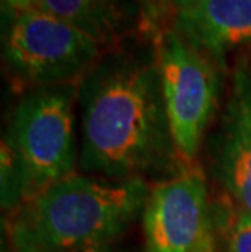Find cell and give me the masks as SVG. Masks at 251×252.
I'll use <instances>...</instances> for the list:
<instances>
[{
	"label": "cell",
	"mask_w": 251,
	"mask_h": 252,
	"mask_svg": "<svg viewBox=\"0 0 251 252\" xmlns=\"http://www.w3.org/2000/svg\"><path fill=\"white\" fill-rule=\"evenodd\" d=\"M212 226L206 176L199 164L150 187L142 210L145 252H196Z\"/></svg>",
	"instance_id": "cell-6"
},
{
	"label": "cell",
	"mask_w": 251,
	"mask_h": 252,
	"mask_svg": "<svg viewBox=\"0 0 251 252\" xmlns=\"http://www.w3.org/2000/svg\"><path fill=\"white\" fill-rule=\"evenodd\" d=\"M67 252H121L111 246H101V248H90V249H78V251H67Z\"/></svg>",
	"instance_id": "cell-14"
},
{
	"label": "cell",
	"mask_w": 251,
	"mask_h": 252,
	"mask_svg": "<svg viewBox=\"0 0 251 252\" xmlns=\"http://www.w3.org/2000/svg\"><path fill=\"white\" fill-rule=\"evenodd\" d=\"M145 179L77 173L5 213L8 252H67L111 246L145 207Z\"/></svg>",
	"instance_id": "cell-2"
},
{
	"label": "cell",
	"mask_w": 251,
	"mask_h": 252,
	"mask_svg": "<svg viewBox=\"0 0 251 252\" xmlns=\"http://www.w3.org/2000/svg\"><path fill=\"white\" fill-rule=\"evenodd\" d=\"M170 130L181 168L197 166V153L220 96V67L172 26L153 33Z\"/></svg>",
	"instance_id": "cell-5"
},
{
	"label": "cell",
	"mask_w": 251,
	"mask_h": 252,
	"mask_svg": "<svg viewBox=\"0 0 251 252\" xmlns=\"http://www.w3.org/2000/svg\"><path fill=\"white\" fill-rule=\"evenodd\" d=\"M106 49L75 26L28 8L8 13L2 36V61L17 93L78 83Z\"/></svg>",
	"instance_id": "cell-4"
},
{
	"label": "cell",
	"mask_w": 251,
	"mask_h": 252,
	"mask_svg": "<svg viewBox=\"0 0 251 252\" xmlns=\"http://www.w3.org/2000/svg\"><path fill=\"white\" fill-rule=\"evenodd\" d=\"M83 174L145 179L179 173L153 33L106 49L78 82Z\"/></svg>",
	"instance_id": "cell-1"
},
{
	"label": "cell",
	"mask_w": 251,
	"mask_h": 252,
	"mask_svg": "<svg viewBox=\"0 0 251 252\" xmlns=\"http://www.w3.org/2000/svg\"><path fill=\"white\" fill-rule=\"evenodd\" d=\"M199 2L202 0H152L143 10L142 33H157L167 28L176 15L193 8Z\"/></svg>",
	"instance_id": "cell-11"
},
{
	"label": "cell",
	"mask_w": 251,
	"mask_h": 252,
	"mask_svg": "<svg viewBox=\"0 0 251 252\" xmlns=\"http://www.w3.org/2000/svg\"><path fill=\"white\" fill-rule=\"evenodd\" d=\"M3 5L8 13H18L33 7V0H3Z\"/></svg>",
	"instance_id": "cell-12"
},
{
	"label": "cell",
	"mask_w": 251,
	"mask_h": 252,
	"mask_svg": "<svg viewBox=\"0 0 251 252\" xmlns=\"http://www.w3.org/2000/svg\"><path fill=\"white\" fill-rule=\"evenodd\" d=\"M170 26L225 70L227 57L251 44V0H202Z\"/></svg>",
	"instance_id": "cell-8"
},
{
	"label": "cell",
	"mask_w": 251,
	"mask_h": 252,
	"mask_svg": "<svg viewBox=\"0 0 251 252\" xmlns=\"http://www.w3.org/2000/svg\"><path fill=\"white\" fill-rule=\"evenodd\" d=\"M196 252H215V228H211Z\"/></svg>",
	"instance_id": "cell-13"
},
{
	"label": "cell",
	"mask_w": 251,
	"mask_h": 252,
	"mask_svg": "<svg viewBox=\"0 0 251 252\" xmlns=\"http://www.w3.org/2000/svg\"><path fill=\"white\" fill-rule=\"evenodd\" d=\"M232 215L223 218V252H251V215L230 200Z\"/></svg>",
	"instance_id": "cell-10"
},
{
	"label": "cell",
	"mask_w": 251,
	"mask_h": 252,
	"mask_svg": "<svg viewBox=\"0 0 251 252\" xmlns=\"http://www.w3.org/2000/svg\"><path fill=\"white\" fill-rule=\"evenodd\" d=\"M212 161L228 198L251 215V65L245 57L233 67Z\"/></svg>",
	"instance_id": "cell-7"
},
{
	"label": "cell",
	"mask_w": 251,
	"mask_h": 252,
	"mask_svg": "<svg viewBox=\"0 0 251 252\" xmlns=\"http://www.w3.org/2000/svg\"><path fill=\"white\" fill-rule=\"evenodd\" d=\"M78 83L21 94L2 140V210H15L47 187L77 174Z\"/></svg>",
	"instance_id": "cell-3"
},
{
	"label": "cell",
	"mask_w": 251,
	"mask_h": 252,
	"mask_svg": "<svg viewBox=\"0 0 251 252\" xmlns=\"http://www.w3.org/2000/svg\"><path fill=\"white\" fill-rule=\"evenodd\" d=\"M75 26L111 49L142 33V0H33V7Z\"/></svg>",
	"instance_id": "cell-9"
}]
</instances>
